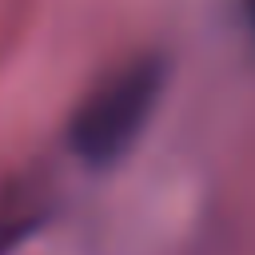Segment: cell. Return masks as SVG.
I'll return each instance as SVG.
<instances>
[{
    "mask_svg": "<svg viewBox=\"0 0 255 255\" xmlns=\"http://www.w3.org/2000/svg\"><path fill=\"white\" fill-rule=\"evenodd\" d=\"M163 92V60L139 56L112 72L72 116V147L88 163H116L143 131Z\"/></svg>",
    "mask_w": 255,
    "mask_h": 255,
    "instance_id": "cell-1",
    "label": "cell"
},
{
    "mask_svg": "<svg viewBox=\"0 0 255 255\" xmlns=\"http://www.w3.org/2000/svg\"><path fill=\"white\" fill-rule=\"evenodd\" d=\"M251 24H255V0H251Z\"/></svg>",
    "mask_w": 255,
    "mask_h": 255,
    "instance_id": "cell-2",
    "label": "cell"
}]
</instances>
